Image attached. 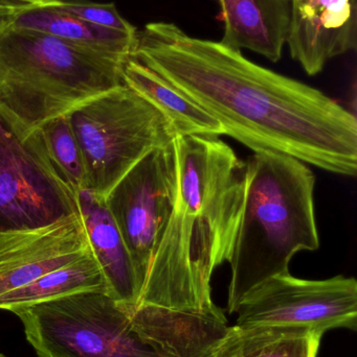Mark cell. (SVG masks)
Masks as SVG:
<instances>
[{"label":"cell","mask_w":357,"mask_h":357,"mask_svg":"<svg viewBox=\"0 0 357 357\" xmlns=\"http://www.w3.org/2000/svg\"><path fill=\"white\" fill-rule=\"evenodd\" d=\"M130 58L215 117L243 146L337 175L357 173L356 115L320 90L252 62L241 50L170 22L136 33Z\"/></svg>","instance_id":"6da1fadb"},{"label":"cell","mask_w":357,"mask_h":357,"mask_svg":"<svg viewBox=\"0 0 357 357\" xmlns=\"http://www.w3.org/2000/svg\"><path fill=\"white\" fill-rule=\"evenodd\" d=\"M178 190L138 305L209 312L214 271L232 254L245 208V163L217 137L174 139Z\"/></svg>","instance_id":"7a4b0ae2"},{"label":"cell","mask_w":357,"mask_h":357,"mask_svg":"<svg viewBox=\"0 0 357 357\" xmlns=\"http://www.w3.org/2000/svg\"><path fill=\"white\" fill-rule=\"evenodd\" d=\"M13 312L37 357H212L224 335L215 312L127 308L103 291Z\"/></svg>","instance_id":"3957f363"},{"label":"cell","mask_w":357,"mask_h":357,"mask_svg":"<svg viewBox=\"0 0 357 357\" xmlns=\"http://www.w3.org/2000/svg\"><path fill=\"white\" fill-rule=\"evenodd\" d=\"M314 185L306 163L289 155L259 151L247 159L245 208L228 261V314L268 279L289 274L298 252L320 247Z\"/></svg>","instance_id":"277c9868"},{"label":"cell","mask_w":357,"mask_h":357,"mask_svg":"<svg viewBox=\"0 0 357 357\" xmlns=\"http://www.w3.org/2000/svg\"><path fill=\"white\" fill-rule=\"evenodd\" d=\"M129 59L0 25V106L39 128L124 85Z\"/></svg>","instance_id":"5b68a950"},{"label":"cell","mask_w":357,"mask_h":357,"mask_svg":"<svg viewBox=\"0 0 357 357\" xmlns=\"http://www.w3.org/2000/svg\"><path fill=\"white\" fill-rule=\"evenodd\" d=\"M66 115L83 156L86 189L104 199L145 156L177 137L169 119L126 85Z\"/></svg>","instance_id":"8992f818"},{"label":"cell","mask_w":357,"mask_h":357,"mask_svg":"<svg viewBox=\"0 0 357 357\" xmlns=\"http://www.w3.org/2000/svg\"><path fill=\"white\" fill-rule=\"evenodd\" d=\"M77 212V193L52 162L40 128L0 106V232L48 226Z\"/></svg>","instance_id":"52a82bcc"},{"label":"cell","mask_w":357,"mask_h":357,"mask_svg":"<svg viewBox=\"0 0 357 357\" xmlns=\"http://www.w3.org/2000/svg\"><path fill=\"white\" fill-rule=\"evenodd\" d=\"M177 190V156L173 142L145 156L105 199L144 287Z\"/></svg>","instance_id":"ba28073f"},{"label":"cell","mask_w":357,"mask_h":357,"mask_svg":"<svg viewBox=\"0 0 357 357\" xmlns=\"http://www.w3.org/2000/svg\"><path fill=\"white\" fill-rule=\"evenodd\" d=\"M235 326L304 327L324 335L335 328H357V282L354 277L326 280L272 277L239 304Z\"/></svg>","instance_id":"9c48e42d"},{"label":"cell","mask_w":357,"mask_h":357,"mask_svg":"<svg viewBox=\"0 0 357 357\" xmlns=\"http://www.w3.org/2000/svg\"><path fill=\"white\" fill-rule=\"evenodd\" d=\"M88 249L79 211L48 226L0 232V296L75 261Z\"/></svg>","instance_id":"30bf717a"},{"label":"cell","mask_w":357,"mask_h":357,"mask_svg":"<svg viewBox=\"0 0 357 357\" xmlns=\"http://www.w3.org/2000/svg\"><path fill=\"white\" fill-rule=\"evenodd\" d=\"M356 0H291L286 44L308 75L356 48Z\"/></svg>","instance_id":"8fae6325"},{"label":"cell","mask_w":357,"mask_h":357,"mask_svg":"<svg viewBox=\"0 0 357 357\" xmlns=\"http://www.w3.org/2000/svg\"><path fill=\"white\" fill-rule=\"evenodd\" d=\"M77 203L90 249L104 275L107 295L124 307L136 308L144 285L105 199L83 189L77 192Z\"/></svg>","instance_id":"7c38bea8"},{"label":"cell","mask_w":357,"mask_h":357,"mask_svg":"<svg viewBox=\"0 0 357 357\" xmlns=\"http://www.w3.org/2000/svg\"><path fill=\"white\" fill-rule=\"evenodd\" d=\"M221 43L281 60L289 35L291 0H219Z\"/></svg>","instance_id":"4fadbf2b"},{"label":"cell","mask_w":357,"mask_h":357,"mask_svg":"<svg viewBox=\"0 0 357 357\" xmlns=\"http://www.w3.org/2000/svg\"><path fill=\"white\" fill-rule=\"evenodd\" d=\"M124 85L159 109L177 136L224 135L221 123L161 75L130 58L124 65Z\"/></svg>","instance_id":"5bb4252c"},{"label":"cell","mask_w":357,"mask_h":357,"mask_svg":"<svg viewBox=\"0 0 357 357\" xmlns=\"http://www.w3.org/2000/svg\"><path fill=\"white\" fill-rule=\"evenodd\" d=\"M1 25L24 31H38L64 41L129 59L136 33L96 26L73 15L45 6L44 0L17 13Z\"/></svg>","instance_id":"9a60e30c"},{"label":"cell","mask_w":357,"mask_h":357,"mask_svg":"<svg viewBox=\"0 0 357 357\" xmlns=\"http://www.w3.org/2000/svg\"><path fill=\"white\" fill-rule=\"evenodd\" d=\"M323 335L304 327L230 326L213 357H316Z\"/></svg>","instance_id":"2e32d148"},{"label":"cell","mask_w":357,"mask_h":357,"mask_svg":"<svg viewBox=\"0 0 357 357\" xmlns=\"http://www.w3.org/2000/svg\"><path fill=\"white\" fill-rule=\"evenodd\" d=\"M84 291L107 294L104 275L90 247L75 261L43 275L25 287L0 296V310L13 312L25 306Z\"/></svg>","instance_id":"e0dca14e"},{"label":"cell","mask_w":357,"mask_h":357,"mask_svg":"<svg viewBox=\"0 0 357 357\" xmlns=\"http://www.w3.org/2000/svg\"><path fill=\"white\" fill-rule=\"evenodd\" d=\"M50 158L67 184L75 191L86 189L83 156L67 115L40 126Z\"/></svg>","instance_id":"ac0fdd59"},{"label":"cell","mask_w":357,"mask_h":357,"mask_svg":"<svg viewBox=\"0 0 357 357\" xmlns=\"http://www.w3.org/2000/svg\"><path fill=\"white\" fill-rule=\"evenodd\" d=\"M44 4L96 26L128 33L138 31L134 25L119 14L115 3H99L89 0H44Z\"/></svg>","instance_id":"d6986e66"},{"label":"cell","mask_w":357,"mask_h":357,"mask_svg":"<svg viewBox=\"0 0 357 357\" xmlns=\"http://www.w3.org/2000/svg\"><path fill=\"white\" fill-rule=\"evenodd\" d=\"M38 0H0V25Z\"/></svg>","instance_id":"ffe728a7"},{"label":"cell","mask_w":357,"mask_h":357,"mask_svg":"<svg viewBox=\"0 0 357 357\" xmlns=\"http://www.w3.org/2000/svg\"><path fill=\"white\" fill-rule=\"evenodd\" d=\"M0 357H8V356H3V354H0Z\"/></svg>","instance_id":"44dd1931"}]
</instances>
